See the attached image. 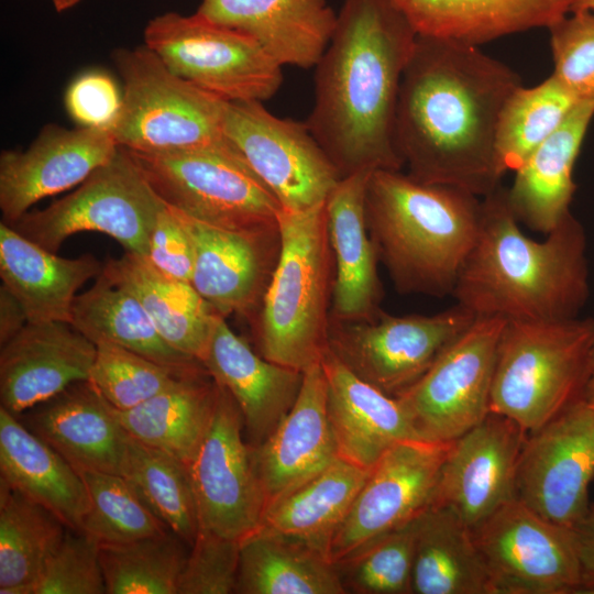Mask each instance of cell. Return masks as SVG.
Instances as JSON below:
<instances>
[{"label": "cell", "mask_w": 594, "mask_h": 594, "mask_svg": "<svg viewBox=\"0 0 594 594\" xmlns=\"http://www.w3.org/2000/svg\"><path fill=\"white\" fill-rule=\"evenodd\" d=\"M519 75L479 45L418 35L404 70L394 140L407 174L480 198L501 187L495 139Z\"/></svg>", "instance_id": "1"}, {"label": "cell", "mask_w": 594, "mask_h": 594, "mask_svg": "<svg viewBox=\"0 0 594 594\" xmlns=\"http://www.w3.org/2000/svg\"><path fill=\"white\" fill-rule=\"evenodd\" d=\"M417 36L392 1L344 0L315 66L314 106L306 120L341 178L404 167L395 146V116Z\"/></svg>", "instance_id": "2"}, {"label": "cell", "mask_w": 594, "mask_h": 594, "mask_svg": "<svg viewBox=\"0 0 594 594\" xmlns=\"http://www.w3.org/2000/svg\"><path fill=\"white\" fill-rule=\"evenodd\" d=\"M544 235L536 241L522 232L505 188L483 197L480 230L451 296L475 317H579L590 296L584 228L571 212Z\"/></svg>", "instance_id": "3"}, {"label": "cell", "mask_w": 594, "mask_h": 594, "mask_svg": "<svg viewBox=\"0 0 594 594\" xmlns=\"http://www.w3.org/2000/svg\"><path fill=\"white\" fill-rule=\"evenodd\" d=\"M482 198L463 189L375 169L365 219L378 261L402 294L452 295L480 230Z\"/></svg>", "instance_id": "4"}, {"label": "cell", "mask_w": 594, "mask_h": 594, "mask_svg": "<svg viewBox=\"0 0 594 594\" xmlns=\"http://www.w3.org/2000/svg\"><path fill=\"white\" fill-rule=\"evenodd\" d=\"M279 254L258 309V353L304 372L328 349L334 276L326 201L282 209Z\"/></svg>", "instance_id": "5"}, {"label": "cell", "mask_w": 594, "mask_h": 594, "mask_svg": "<svg viewBox=\"0 0 594 594\" xmlns=\"http://www.w3.org/2000/svg\"><path fill=\"white\" fill-rule=\"evenodd\" d=\"M594 319L506 321L491 392V410L528 435L583 395L591 375Z\"/></svg>", "instance_id": "6"}, {"label": "cell", "mask_w": 594, "mask_h": 594, "mask_svg": "<svg viewBox=\"0 0 594 594\" xmlns=\"http://www.w3.org/2000/svg\"><path fill=\"white\" fill-rule=\"evenodd\" d=\"M112 58L123 81V106L111 130L119 146L237 155L223 132L227 100L173 73L146 45L118 48Z\"/></svg>", "instance_id": "7"}, {"label": "cell", "mask_w": 594, "mask_h": 594, "mask_svg": "<svg viewBox=\"0 0 594 594\" xmlns=\"http://www.w3.org/2000/svg\"><path fill=\"white\" fill-rule=\"evenodd\" d=\"M164 204L132 154L119 146L73 193L44 209L28 211L9 226L55 253L74 234L99 232L113 238L125 252L145 256Z\"/></svg>", "instance_id": "8"}, {"label": "cell", "mask_w": 594, "mask_h": 594, "mask_svg": "<svg viewBox=\"0 0 594 594\" xmlns=\"http://www.w3.org/2000/svg\"><path fill=\"white\" fill-rule=\"evenodd\" d=\"M129 152L157 196L184 215L233 231L278 230L280 204L239 156Z\"/></svg>", "instance_id": "9"}, {"label": "cell", "mask_w": 594, "mask_h": 594, "mask_svg": "<svg viewBox=\"0 0 594 594\" xmlns=\"http://www.w3.org/2000/svg\"><path fill=\"white\" fill-rule=\"evenodd\" d=\"M144 45L176 75L227 101H265L283 82L282 66L249 35L198 12H166L144 29Z\"/></svg>", "instance_id": "10"}, {"label": "cell", "mask_w": 594, "mask_h": 594, "mask_svg": "<svg viewBox=\"0 0 594 594\" xmlns=\"http://www.w3.org/2000/svg\"><path fill=\"white\" fill-rule=\"evenodd\" d=\"M475 318L458 304L428 316H394L380 309L364 320L330 317L328 349L355 376L396 397L417 382Z\"/></svg>", "instance_id": "11"}, {"label": "cell", "mask_w": 594, "mask_h": 594, "mask_svg": "<svg viewBox=\"0 0 594 594\" xmlns=\"http://www.w3.org/2000/svg\"><path fill=\"white\" fill-rule=\"evenodd\" d=\"M505 323L498 317H476L417 382L396 396L418 439L452 442L487 416Z\"/></svg>", "instance_id": "12"}, {"label": "cell", "mask_w": 594, "mask_h": 594, "mask_svg": "<svg viewBox=\"0 0 594 594\" xmlns=\"http://www.w3.org/2000/svg\"><path fill=\"white\" fill-rule=\"evenodd\" d=\"M228 144L286 210L326 201L341 176L306 121L279 118L261 101H228Z\"/></svg>", "instance_id": "13"}, {"label": "cell", "mask_w": 594, "mask_h": 594, "mask_svg": "<svg viewBox=\"0 0 594 594\" xmlns=\"http://www.w3.org/2000/svg\"><path fill=\"white\" fill-rule=\"evenodd\" d=\"M493 594H574L580 568L571 530L513 498L472 529Z\"/></svg>", "instance_id": "14"}, {"label": "cell", "mask_w": 594, "mask_h": 594, "mask_svg": "<svg viewBox=\"0 0 594 594\" xmlns=\"http://www.w3.org/2000/svg\"><path fill=\"white\" fill-rule=\"evenodd\" d=\"M243 428L240 408L218 384L210 425L188 465L199 527L235 540L262 526L267 507Z\"/></svg>", "instance_id": "15"}, {"label": "cell", "mask_w": 594, "mask_h": 594, "mask_svg": "<svg viewBox=\"0 0 594 594\" xmlns=\"http://www.w3.org/2000/svg\"><path fill=\"white\" fill-rule=\"evenodd\" d=\"M593 477L594 407L582 395L527 436L516 471V498L571 530L590 507Z\"/></svg>", "instance_id": "16"}, {"label": "cell", "mask_w": 594, "mask_h": 594, "mask_svg": "<svg viewBox=\"0 0 594 594\" xmlns=\"http://www.w3.org/2000/svg\"><path fill=\"white\" fill-rule=\"evenodd\" d=\"M452 442L407 439L389 447L371 468L348 516L332 538L329 560L338 562L430 507Z\"/></svg>", "instance_id": "17"}, {"label": "cell", "mask_w": 594, "mask_h": 594, "mask_svg": "<svg viewBox=\"0 0 594 594\" xmlns=\"http://www.w3.org/2000/svg\"><path fill=\"white\" fill-rule=\"evenodd\" d=\"M528 433L490 411L454 440L441 466L430 506L448 507L471 529L516 497V471Z\"/></svg>", "instance_id": "18"}, {"label": "cell", "mask_w": 594, "mask_h": 594, "mask_svg": "<svg viewBox=\"0 0 594 594\" xmlns=\"http://www.w3.org/2000/svg\"><path fill=\"white\" fill-rule=\"evenodd\" d=\"M119 145L110 131L43 127L24 151L0 155V210L13 224L37 201L80 185Z\"/></svg>", "instance_id": "19"}, {"label": "cell", "mask_w": 594, "mask_h": 594, "mask_svg": "<svg viewBox=\"0 0 594 594\" xmlns=\"http://www.w3.org/2000/svg\"><path fill=\"white\" fill-rule=\"evenodd\" d=\"M176 212L194 246L190 284L220 316L253 317L278 258L279 229L233 231Z\"/></svg>", "instance_id": "20"}, {"label": "cell", "mask_w": 594, "mask_h": 594, "mask_svg": "<svg viewBox=\"0 0 594 594\" xmlns=\"http://www.w3.org/2000/svg\"><path fill=\"white\" fill-rule=\"evenodd\" d=\"M96 344L64 321L29 322L0 351L1 407L22 414L89 381Z\"/></svg>", "instance_id": "21"}, {"label": "cell", "mask_w": 594, "mask_h": 594, "mask_svg": "<svg viewBox=\"0 0 594 594\" xmlns=\"http://www.w3.org/2000/svg\"><path fill=\"white\" fill-rule=\"evenodd\" d=\"M200 362L233 397L252 447L264 442L279 426L294 406L302 383L304 372L255 352L219 314L213 316Z\"/></svg>", "instance_id": "22"}, {"label": "cell", "mask_w": 594, "mask_h": 594, "mask_svg": "<svg viewBox=\"0 0 594 594\" xmlns=\"http://www.w3.org/2000/svg\"><path fill=\"white\" fill-rule=\"evenodd\" d=\"M327 397L319 362L304 371L298 397L279 426L260 446H251L267 507L339 458Z\"/></svg>", "instance_id": "23"}, {"label": "cell", "mask_w": 594, "mask_h": 594, "mask_svg": "<svg viewBox=\"0 0 594 594\" xmlns=\"http://www.w3.org/2000/svg\"><path fill=\"white\" fill-rule=\"evenodd\" d=\"M197 12L251 36L278 65L315 68L338 14L327 0H202Z\"/></svg>", "instance_id": "24"}, {"label": "cell", "mask_w": 594, "mask_h": 594, "mask_svg": "<svg viewBox=\"0 0 594 594\" xmlns=\"http://www.w3.org/2000/svg\"><path fill=\"white\" fill-rule=\"evenodd\" d=\"M26 422L77 471L122 474L130 436L89 381L33 407Z\"/></svg>", "instance_id": "25"}, {"label": "cell", "mask_w": 594, "mask_h": 594, "mask_svg": "<svg viewBox=\"0 0 594 594\" xmlns=\"http://www.w3.org/2000/svg\"><path fill=\"white\" fill-rule=\"evenodd\" d=\"M372 172L342 177L326 199L334 261L330 317L337 320L370 319L381 309L380 261L365 219V194Z\"/></svg>", "instance_id": "26"}, {"label": "cell", "mask_w": 594, "mask_h": 594, "mask_svg": "<svg viewBox=\"0 0 594 594\" xmlns=\"http://www.w3.org/2000/svg\"><path fill=\"white\" fill-rule=\"evenodd\" d=\"M320 363L328 385L329 421L340 458L371 469L393 444L418 439L396 397L355 376L329 349Z\"/></svg>", "instance_id": "27"}, {"label": "cell", "mask_w": 594, "mask_h": 594, "mask_svg": "<svg viewBox=\"0 0 594 594\" xmlns=\"http://www.w3.org/2000/svg\"><path fill=\"white\" fill-rule=\"evenodd\" d=\"M593 118L594 102H579L559 129L515 170L506 195L519 223L547 234L571 213L574 166Z\"/></svg>", "instance_id": "28"}, {"label": "cell", "mask_w": 594, "mask_h": 594, "mask_svg": "<svg viewBox=\"0 0 594 594\" xmlns=\"http://www.w3.org/2000/svg\"><path fill=\"white\" fill-rule=\"evenodd\" d=\"M94 255L65 258L0 222V277L29 322L72 321L77 290L102 271Z\"/></svg>", "instance_id": "29"}, {"label": "cell", "mask_w": 594, "mask_h": 594, "mask_svg": "<svg viewBox=\"0 0 594 594\" xmlns=\"http://www.w3.org/2000/svg\"><path fill=\"white\" fill-rule=\"evenodd\" d=\"M0 482L80 531L89 508L81 474L62 454L0 406Z\"/></svg>", "instance_id": "30"}, {"label": "cell", "mask_w": 594, "mask_h": 594, "mask_svg": "<svg viewBox=\"0 0 594 594\" xmlns=\"http://www.w3.org/2000/svg\"><path fill=\"white\" fill-rule=\"evenodd\" d=\"M418 35L480 45L538 28L549 29L576 0H389Z\"/></svg>", "instance_id": "31"}, {"label": "cell", "mask_w": 594, "mask_h": 594, "mask_svg": "<svg viewBox=\"0 0 594 594\" xmlns=\"http://www.w3.org/2000/svg\"><path fill=\"white\" fill-rule=\"evenodd\" d=\"M101 274L140 301L168 344L201 360L217 312L190 283L166 276L130 252L110 258Z\"/></svg>", "instance_id": "32"}, {"label": "cell", "mask_w": 594, "mask_h": 594, "mask_svg": "<svg viewBox=\"0 0 594 594\" xmlns=\"http://www.w3.org/2000/svg\"><path fill=\"white\" fill-rule=\"evenodd\" d=\"M217 395L218 384L202 370L133 408L113 410L130 437L189 465L210 425Z\"/></svg>", "instance_id": "33"}, {"label": "cell", "mask_w": 594, "mask_h": 594, "mask_svg": "<svg viewBox=\"0 0 594 594\" xmlns=\"http://www.w3.org/2000/svg\"><path fill=\"white\" fill-rule=\"evenodd\" d=\"M238 594H345L321 551L261 526L240 540Z\"/></svg>", "instance_id": "34"}, {"label": "cell", "mask_w": 594, "mask_h": 594, "mask_svg": "<svg viewBox=\"0 0 594 594\" xmlns=\"http://www.w3.org/2000/svg\"><path fill=\"white\" fill-rule=\"evenodd\" d=\"M70 323L95 344L112 343L179 372L206 369L160 334L140 301L103 274L76 296Z\"/></svg>", "instance_id": "35"}, {"label": "cell", "mask_w": 594, "mask_h": 594, "mask_svg": "<svg viewBox=\"0 0 594 594\" xmlns=\"http://www.w3.org/2000/svg\"><path fill=\"white\" fill-rule=\"evenodd\" d=\"M413 594H493L472 529L448 507L417 517Z\"/></svg>", "instance_id": "36"}, {"label": "cell", "mask_w": 594, "mask_h": 594, "mask_svg": "<svg viewBox=\"0 0 594 594\" xmlns=\"http://www.w3.org/2000/svg\"><path fill=\"white\" fill-rule=\"evenodd\" d=\"M370 471L339 457L318 474L271 504L262 525L328 557L330 542L348 516Z\"/></svg>", "instance_id": "37"}, {"label": "cell", "mask_w": 594, "mask_h": 594, "mask_svg": "<svg viewBox=\"0 0 594 594\" xmlns=\"http://www.w3.org/2000/svg\"><path fill=\"white\" fill-rule=\"evenodd\" d=\"M65 528L52 512L0 482V594H32Z\"/></svg>", "instance_id": "38"}, {"label": "cell", "mask_w": 594, "mask_h": 594, "mask_svg": "<svg viewBox=\"0 0 594 594\" xmlns=\"http://www.w3.org/2000/svg\"><path fill=\"white\" fill-rule=\"evenodd\" d=\"M579 102L552 75L534 87L519 86L506 100L497 124L495 155L499 174L518 169Z\"/></svg>", "instance_id": "39"}, {"label": "cell", "mask_w": 594, "mask_h": 594, "mask_svg": "<svg viewBox=\"0 0 594 594\" xmlns=\"http://www.w3.org/2000/svg\"><path fill=\"white\" fill-rule=\"evenodd\" d=\"M121 475L168 529L191 546L199 519L188 465L130 437Z\"/></svg>", "instance_id": "40"}, {"label": "cell", "mask_w": 594, "mask_h": 594, "mask_svg": "<svg viewBox=\"0 0 594 594\" xmlns=\"http://www.w3.org/2000/svg\"><path fill=\"white\" fill-rule=\"evenodd\" d=\"M182 539L172 531L124 543L100 544L108 594H178L186 560Z\"/></svg>", "instance_id": "41"}, {"label": "cell", "mask_w": 594, "mask_h": 594, "mask_svg": "<svg viewBox=\"0 0 594 594\" xmlns=\"http://www.w3.org/2000/svg\"><path fill=\"white\" fill-rule=\"evenodd\" d=\"M78 472L89 497L80 531L99 544L124 543L170 531L124 476L98 471Z\"/></svg>", "instance_id": "42"}, {"label": "cell", "mask_w": 594, "mask_h": 594, "mask_svg": "<svg viewBox=\"0 0 594 594\" xmlns=\"http://www.w3.org/2000/svg\"><path fill=\"white\" fill-rule=\"evenodd\" d=\"M417 517L334 563L346 593L413 594Z\"/></svg>", "instance_id": "43"}, {"label": "cell", "mask_w": 594, "mask_h": 594, "mask_svg": "<svg viewBox=\"0 0 594 594\" xmlns=\"http://www.w3.org/2000/svg\"><path fill=\"white\" fill-rule=\"evenodd\" d=\"M199 371L179 372L120 345L102 342L96 344L89 382L112 407L127 410Z\"/></svg>", "instance_id": "44"}, {"label": "cell", "mask_w": 594, "mask_h": 594, "mask_svg": "<svg viewBox=\"0 0 594 594\" xmlns=\"http://www.w3.org/2000/svg\"><path fill=\"white\" fill-rule=\"evenodd\" d=\"M548 30L551 75L579 101L594 102V12L572 11Z\"/></svg>", "instance_id": "45"}, {"label": "cell", "mask_w": 594, "mask_h": 594, "mask_svg": "<svg viewBox=\"0 0 594 594\" xmlns=\"http://www.w3.org/2000/svg\"><path fill=\"white\" fill-rule=\"evenodd\" d=\"M100 544L81 531L66 532L45 563L32 594H105Z\"/></svg>", "instance_id": "46"}, {"label": "cell", "mask_w": 594, "mask_h": 594, "mask_svg": "<svg viewBox=\"0 0 594 594\" xmlns=\"http://www.w3.org/2000/svg\"><path fill=\"white\" fill-rule=\"evenodd\" d=\"M239 561L240 540L199 527L179 576L178 594L235 593Z\"/></svg>", "instance_id": "47"}, {"label": "cell", "mask_w": 594, "mask_h": 594, "mask_svg": "<svg viewBox=\"0 0 594 594\" xmlns=\"http://www.w3.org/2000/svg\"><path fill=\"white\" fill-rule=\"evenodd\" d=\"M64 103L77 127L111 132L122 110L123 90L107 72L89 69L70 81Z\"/></svg>", "instance_id": "48"}, {"label": "cell", "mask_w": 594, "mask_h": 594, "mask_svg": "<svg viewBox=\"0 0 594 594\" xmlns=\"http://www.w3.org/2000/svg\"><path fill=\"white\" fill-rule=\"evenodd\" d=\"M144 257L166 276L190 283L193 242L176 210L166 204L153 224Z\"/></svg>", "instance_id": "49"}, {"label": "cell", "mask_w": 594, "mask_h": 594, "mask_svg": "<svg viewBox=\"0 0 594 594\" xmlns=\"http://www.w3.org/2000/svg\"><path fill=\"white\" fill-rule=\"evenodd\" d=\"M580 568V592L594 594V503L571 529Z\"/></svg>", "instance_id": "50"}, {"label": "cell", "mask_w": 594, "mask_h": 594, "mask_svg": "<svg viewBox=\"0 0 594 594\" xmlns=\"http://www.w3.org/2000/svg\"><path fill=\"white\" fill-rule=\"evenodd\" d=\"M29 323L26 314L16 297L0 286V345L6 344Z\"/></svg>", "instance_id": "51"}, {"label": "cell", "mask_w": 594, "mask_h": 594, "mask_svg": "<svg viewBox=\"0 0 594 594\" xmlns=\"http://www.w3.org/2000/svg\"><path fill=\"white\" fill-rule=\"evenodd\" d=\"M583 398L594 407V371L591 373L583 391Z\"/></svg>", "instance_id": "52"}, {"label": "cell", "mask_w": 594, "mask_h": 594, "mask_svg": "<svg viewBox=\"0 0 594 594\" xmlns=\"http://www.w3.org/2000/svg\"><path fill=\"white\" fill-rule=\"evenodd\" d=\"M80 0H52L57 12H63L76 6Z\"/></svg>", "instance_id": "53"}, {"label": "cell", "mask_w": 594, "mask_h": 594, "mask_svg": "<svg viewBox=\"0 0 594 594\" xmlns=\"http://www.w3.org/2000/svg\"><path fill=\"white\" fill-rule=\"evenodd\" d=\"M572 11H593L594 12V0H576L575 4L572 8Z\"/></svg>", "instance_id": "54"}, {"label": "cell", "mask_w": 594, "mask_h": 594, "mask_svg": "<svg viewBox=\"0 0 594 594\" xmlns=\"http://www.w3.org/2000/svg\"><path fill=\"white\" fill-rule=\"evenodd\" d=\"M591 367H592V371H594V346L591 354Z\"/></svg>", "instance_id": "55"}]
</instances>
